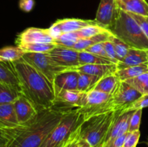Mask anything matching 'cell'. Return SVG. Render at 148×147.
Returning <instances> with one entry per match:
<instances>
[{
	"instance_id": "1",
	"label": "cell",
	"mask_w": 148,
	"mask_h": 147,
	"mask_svg": "<svg viewBox=\"0 0 148 147\" xmlns=\"http://www.w3.org/2000/svg\"><path fill=\"white\" fill-rule=\"evenodd\" d=\"M70 109L72 108L55 102L51 108L39 111L27 123L6 130L9 142L5 147H40Z\"/></svg>"
},
{
	"instance_id": "2",
	"label": "cell",
	"mask_w": 148,
	"mask_h": 147,
	"mask_svg": "<svg viewBox=\"0 0 148 147\" xmlns=\"http://www.w3.org/2000/svg\"><path fill=\"white\" fill-rule=\"evenodd\" d=\"M12 63L20 81L22 95L38 112L53 107L56 100L53 83L23 58Z\"/></svg>"
},
{
	"instance_id": "3",
	"label": "cell",
	"mask_w": 148,
	"mask_h": 147,
	"mask_svg": "<svg viewBox=\"0 0 148 147\" xmlns=\"http://www.w3.org/2000/svg\"><path fill=\"white\" fill-rule=\"evenodd\" d=\"M113 35L131 48L148 50V38L140 26L128 12L119 9L114 25L109 29Z\"/></svg>"
},
{
	"instance_id": "4",
	"label": "cell",
	"mask_w": 148,
	"mask_h": 147,
	"mask_svg": "<svg viewBox=\"0 0 148 147\" xmlns=\"http://www.w3.org/2000/svg\"><path fill=\"white\" fill-rule=\"evenodd\" d=\"M116 111L95 115L85 120L79 129V136L88 141L92 147H104L110 127L115 118Z\"/></svg>"
},
{
	"instance_id": "5",
	"label": "cell",
	"mask_w": 148,
	"mask_h": 147,
	"mask_svg": "<svg viewBox=\"0 0 148 147\" xmlns=\"http://www.w3.org/2000/svg\"><path fill=\"white\" fill-rule=\"evenodd\" d=\"M83 122V116L79 112V108L70 109L40 147H62Z\"/></svg>"
},
{
	"instance_id": "6",
	"label": "cell",
	"mask_w": 148,
	"mask_h": 147,
	"mask_svg": "<svg viewBox=\"0 0 148 147\" xmlns=\"http://www.w3.org/2000/svg\"><path fill=\"white\" fill-rule=\"evenodd\" d=\"M79 112L83 116L84 121L95 115L105 114L114 110L112 95L91 90L87 92L85 105L79 108Z\"/></svg>"
},
{
	"instance_id": "7",
	"label": "cell",
	"mask_w": 148,
	"mask_h": 147,
	"mask_svg": "<svg viewBox=\"0 0 148 147\" xmlns=\"http://www.w3.org/2000/svg\"><path fill=\"white\" fill-rule=\"evenodd\" d=\"M23 59L32 66L43 74L51 82L53 83L56 74L67 69L56 64L53 59L43 53H25Z\"/></svg>"
},
{
	"instance_id": "8",
	"label": "cell",
	"mask_w": 148,
	"mask_h": 147,
	"mask_svg": "<svg viewBox=\"0 0 148 147\" xmlns=\"http://www.w3.org/2000/svg\"><path fill=\"white\" fill-rule=\"evenodd\" d=\"M142 95L140 92L127 82L120 81L112 94L114 110L123 111Z\"/></svg>"
},
{
	"instance_id": "9",
	"label": "cell",
	"mask_w": 148,
	"mask_h": 147,
	"mask_svg": "<svg viewBox=\"0 0 148 147\" xmlns=\"http://www.w3.org/2000/svg\"><path fill=\"white\" fill-rule=\"evenodd\" d=\"M98 23L94 20H82L76 18H66L58 20L49 28L53 38L65 33L77 31L90 25H95Z\"/></svg>"
},
{
	"instance_id": "10",
	"label": "cell",
	"mask_w": 148,
	"mask_h": 147,
	"mask_svg": "<svg viewBox=\"0 0 148 147\" xmlns=\"http://www.w3.org/2000/svg\"><path fill=\"white\" fill-rule=\"evenodd\" d=\"M119 11L116 0H101L95 21L98 25L109 30L115 23Z\"/></svg>"
},
{
	"instance_id": "11",
	"label": "cell",
	"mask_w": 148,
	"mask_h": 147,
	"mask_svg": "<svg viewBox=\"0 0 148 147\" xmlns=\"http://www.w3.org/2000/svg\"><path fill=\"white\" fill-rule=\"evenodd\" d=\"M59 66L67 69H73L79 66V51L69 48L56 46L46 53Z\"/></svg>"
},
{
	"instance_id": "12",
	"label": "cell",
	"mask_w": 148,
	"mask_h": 147,
	"mask_svg": "<svg viewBox=\"0 0 148 147\" xmlns=\"http://www.w3.org/2000/svg\"><path fill=\"white\" fill-rule=\"evenodd\" d=\"M116 111V113L115 118L110 127L109 131L106 138L104 147L116 138L129 132L130 119L134 110L127 112H121V110Z\"/></svg>"
},
{
	"instance_id": "13",
	"label": "cell",
	"mask_w": 148,
	"mask_h": 147,
	"mask_svg": "<svg viewBox=\"0 0 148 147\" xmlns=\"http://www.w3.org/2000/svg\"><path fill=\"white\" fill-rule=\"evenodd\" d=\"M53 42L54 38L51 35L49 29L38 27H28L17 35L15 40L17 46L26 43H53Z\"/></svg>"
},
{
	"instance_id": "14",
	"label": "cell",
	"mask_w": 148,
	"mask_h": 147,
	"mask_svg": "<svg viewBox=\"0 0 148 147\" xmlns=\"http://www.w3.org/2000/svg\"><path fill=\"white\" fill-rule=\"evenodd\" d=\"M79 72L75 69H67L56 75L53 82L55 95L63 91H77Z\"/></svg>"
},
{
	"instance_id": "15",
	"label": "cell",
	"mask_w": 148,
	"mask_h": 147,
	"mask_svg": "<svg viewBox=\"0 0 148 147\" xmlns=\"http://www.w3.org/2000/svg\"><path fill=\"white\" fill-rule=\"evenodd\" d=\"M13 104L20 125L27 123L38 113L33 104L23 95L19 96Z\"/></svg>"
},
{
	"instance_id": "16",
	"label": "cell",
	"mask_w": 148,
	"mask_h": 147,
	"mask_svg": "<svg viewBox=\"0 0 148 147\" xmlns=\"http://www.w3.org/2000/svg\"><path fill=\"white\" fill-rule=\"evenodd\" d=\"M87 101V92L79 91H63L56 96L55 102L62 104L68 108H82Z\"/></svg>"
},
{
	"instance_id": "17",
	"label": "cell",
	"mask_w": 148,
	"mask_h": 147,
	"mask_svg": "<svg viewBox=\"0 0 148 147\" xmlns=\"http://www.w3.org/2000/svg\"><path fill=\"white\" fill-rule=\"evenodd\" d=\"M0 83L11 86L21 93L20 81L12 62L0 61Z\"/></svg>"
},
{
	"instance_id": "18",
	"label": "cell",
	"mask_w": 148,
	"mask_h": 147,
	"mask_svg": "<svg viewBox=\"0 0 148 147\" xmlns=\"http://www.w3.org/2000/svg\"><path fill=\"white\" fill-rule=\"evenodd\" d=\"M148 62L147 50L131 48L126 57L117 63V70L126 69L131 66H138Z\"/></svg>"
},
{
	"instance_id": "19",
	"label": "cell",
	"mask_w": 148,
	"mask_h": 147,
	"mask_svg": "<svg viewBox=\"0 0 148 147\" xmlns=\"http://www.w3.org/2000/svg\"><path fill=\"white\" fill-rule=\"evenodd\" d=\"M20 125L13 102L0 105V128L8 130Z\"/></svg>"
},
{
	"instance_id": "20",
	"label": "cell",
	"mask_w": 148,
	"mask_h": 147,
	"mask_svg": "<svg viewBox=\"0 0 148 147\" xmlns=\"http://www.w3.org/2000/svg\"><path fill=\"white\" fill-rule=\"evenodd\" d=\"M75 70L80 73L95 75L102 78L115 74L117 71L116 64H85L75 68Z\"/></svg>"
},
{
	"instance_id": "21",
	"label": "cell",
	"mask_w": 148,
	"mask_h": 147,
	"mask_svg": "<svg viewBox=\"0 0 148 147\" xmlns=\"http://www.w3.org/2000/svg\"><path fill=\"white\" fill-rule=\"evenodd\" d=\"M116 3L122 11L148 17V3L146 0H116Z\"/></svg>"
},
{
	"instance_id": "22",
	"label": "cell",
	"mask_w": 148,
	"mask_h": 147,
	"mask_svg": "<svg viewBox=\"0 0 148 147\" xmlns=\"http://www.w3.org/2000/svg\"><path fill=\"white\" fill-rule=\"evenodd\" d=\"M112 35L113 34L111 32L108 31L106 32V33H100V34L92 36L91 37H88V38L79 39L72 48L75 49L77 51H83L90 46H93L97 43L108 41L111 39Z\"/></svg>"
},
{
	"instance_id": "23",
	"label": "cell",
	"mask_w": 148,
	"mask_h": 147,
	"mask_svg": "<svg viewBox=\"0 0 148 147\" xmlns=\"http://www.w3.org/2000/svg\"><path fill=\"white\" fill-rule=\"evenodd\" d=\"M120 80L115 74L107 75L101 78L92 90L98 91L106 94L112 95L115 91L117 85L119 83Z\"/></svg>"
},
{
	"instance_id": "24",
	"label": "cell",
	"mask_w": 148,
	"mask_h": 147,
	"mask_svg": "<svg viewBox=\"0 0 148 147\" xmlns=\"http://www.w3.org/2000/svg\"><path fill=\"white\" fill-rule=\"evenodd\" d=\"M148 72V62L138 66H131L126 69L117 70L116 75L121 82H125L128 79L137 77L143 74Z\"/></svg>"
},
{
	"instance_id": "25",
	"label": "cell",
	"mask_w": 148,
	"mask_h": 147,
	"mask_svg": "<svg viewBox=\"0 0 148 147\" xmlns=\"http://www.w3.org/2000/svg\"><path fill=\"white\" fill-rule=\"evenodd\" d=\"M99 76L88 74L80 73L77 82V91L81 92H88L93 89L97 82L101 79Z\"/></svg>"
},
{
	"instance_id": "26",
	"label": "cell",
	"mask_w": 148,
	"mask_h": 147,
	"mask_svg": "<svg viewBox=\"0 0 148 147\" xmlns=\"http://www.w3.org/2000/svg\"><path fill=\"white\" fill-rule=\"evenodd\" d=\"M25 53L18 46H5L0 48V61L13 62L22 59Z\"/></svg>"
},
{
	"instance_id": "27",
	"label": "cell",
	"mask_w": 148,
	"mask_h": 147,
	"mask_svg": "<svg viewBox=\"0 0 148 147\" xmlns=\"http://www.w3.org/2000/svg\"><path fill=\"white\" fill-rule=\"evenodd\" d=\"M79 66L85 64H115L109 59L86 51H79Z\"/></svg>"
},
{
	"instance_id": "28",
	"label": "cell",
	"mask_w": 148,
	"mask_h": 147,
	"mask_svg": "<svg viewBox=\"0 0 148 147\" xmlns=\"http://www.w3.org/2000/svg\"><path fill=\"white\" fill-rule=\"evenodd\" d=\"M21 95L17 89L0 83V105L12 103Z\"/></svg>"
},
{
	"instance_id": "29",
	"label": "cell",
	"mask_w": 148,
	"mask_h": 147,
	"mask_svg": "<svg viewBox=\"0 0 148 147\" xmlns=\"http://www.w3.org/2000/svg\"><path fill=\"white\" fill-rule=\"evenodd\" d=\"M25 53H46L51 51L56 47L54 43H26L18 46Z\"/></svg>"
},
{
	"instance_id": "30",
	"label": "cell",
	"mask_w": 148,
	"mask_h": 147,
	"mask_svg": "<svg viewBox=\"0 0 148 147\" xmlns=\"http://www.w3.org/2000/svg\"><path fill=\"white\" fill-rule=\"evenodd\" d=\"M142 95L148 94V72L125 81Z\"/></svg>"
},
{
	"instance_id": "31",
	"label": "cell",
	"mask_w": 148,
	"mask_h": 147,
	"mask_svg": "<svg viewBox=\"0 0 148 147\" xmlns=\"http://www.w3.org/2000/svg\"><path fill=\"white\" fill-rule=\"evenodd\" d=\"M110 40H111V43H113V46H114L117 60H118L119 62L121 61L126 57L131 47L128 46L126 43H124V41L120 40L119 38L116 37L114 35H112Z\"/></svg>"
},
{
	"instance_id": "32",
	"label": "cell",
	"mask_w": 148,
	"mask_h": 147,
	"mask_svg": "<svg viewBox=\"0 0 148 147\" xmlns=\"http://www.w3.org/2000/svg\"><path fill=\"white\" fill-rule=\"evenodd\" d=\"M108 31H109V30H107L106 28H104V27H101L98 24H95V25H90L88 27H83L80 30L75 31V33L79 40V39L91 37L92 36L100 34V33H106V32Z\"/></svg>"
},
{
	"instance_id": "33",
	"label": "cell",
	"mask_w": 148,
	"mask_h": 147,
	"mask_svg": "<svg viewBox=\"0 0 148 147\" xmlns=\"http://www.w3.org/2000/svg\"><path fill=\"white\" fill-rule=\"evenodd\" d=\"M78 40H79V38L77 37L75 32H72V33L62 34L59 35V37H56L54 39L53 43L56 46L72 48Z\"/></svg>"
},
{
	"instance_id": "34",
	"label": "cell",
	"mask_w": 148,
	"mask_h": 147,
	"mask_svg": "<svg viewBox=\"0 0 148 147\" xmlns=\"http://www.w3.org/2000/svg\"><path fill=\"white\" fill-rule=\"evenodd\" d=\"M148 107V94L147 95H143L140 97L136 99L134 102H133L131 105L125 108L121 112H127V111L136 110L142 109L147 108Z\"/></svg>"
},
{
	"instance_id": "35",
	"label": "cell",
	"mask_w": 148,
	"mask_h": 147,
	"mask_svg": "<svg viewBox=\"0 0 148 147\" xmlns=\"http://www.w3.org/2000/svg\"><path fill=\"white\" fill-rule=\"evenodd\" d=\"M142 114H143V110L139 109L134 110V113L132 114L130 119V129L129 132H132V131H139L141 123Z\"/></svg>"
},
{
	"instance_id": "36",
	"label": "cell",
	"mask_w": 148,
	"mask_h": 147,
	"mask_svg": "<svg viewBox=\"0 0 148 147\" xmlns=\"http://www.w3.org/2000/svg\"><path fill=\"white\" fill-rule=\"evenodd\" d=\"M140 137V131H135L132 132H128L124 141L123 147H136L138 144Z\"/></svg>"
},
{
	"instance_id": "37",
	"label": "cell",
	"mask_w": 148,
	"mask_h": 147,
	"mask_svg": "<svg viewBox=\"0 0 148 147\" xmlns=\"http://www.w3.org/2000/svg\"><path fill=\"white\" fill-rule=\"evenodd\" d=\"M103 43L104 42H103V43H97V44L93 45V46H90V47H88V48H86L85 50H83V51L88 52V53H92V54H95L97 55V56H101V57L108 59L106 56V53Z\"/></svg>"
},
{
	"instance_id": "38",
	"label": "cell",
	"mask_w": 148,
	"mask_h": 147,
	"mask_svg": "<svg viewBox=\"0 0 148 147\" xmlns=\"http://www.w3.org/2000/svg\"><path fill=\"white\" fill-rule=\"evenodd\" d=\"M103 43H104V47H105L106 53L107 58H108L110 61H111L113 63L117 65V63H119V61L116 59V55L115 50H114V46H113V43H111V40L106 41L104 42Z\"/></svg>"
},
{
	"instance_id": "39",
	"label": "cell",
	"mask_w": 148,
	"mask_h": 147,
	"mask_svg": "<svg viewBox=\"0 0 148 147\" xmlns=\"http://www.w3.org/2000/svg\"><path fill=\"white\" fill-rule=\"evenodd\" d=\"M132 15V17L136 20L140 27L142 28L143 31L144 32L145 35L147 36L148 38V17L146 16H142L138 15V14H132V13H129Z\"/></svg>"
},
{
	"instance_id": "40",
	"label": "cell",
	"mask_w": 148,
	"mask_h": 147,
	"mask_svg": "<svg viewBox=\"0 0 148 147\" xmlns=\"http://www.w3.org/2000/svg\"><path fill=\"white\" fill-rule=\"evenodd\" d=\"M79 129H80V127L78 129H77L70 135L69 139L63 144L62 147H77L78 141H79V138H80V136H79Z\"/></svg>"
},
{
	"instance_id": "41",
	"label": "cell",
	"mask_w": 148,
	"mask_h": 147,
	"mask_svg": "<svg viewBox=\"0 0 148 147\" xmlns=\"http://www.w3.org/2000/svg\"><path fill=\"white\" fill-rule=\"evenodd\" d=\"M34 1L33 0H20L19 1V7L23 11L28 12L32 10L34 6Z\"/></svg>"
},
{
	"instance_id": "42",
	"label": "cell",
	"mask_w": 148,
	"mask_h": 147,
	"mask_svg": "<svg viewBox=\"0 0 148 147\" xmlns=\"http://www.w3.org/2000/svg\"><path fill=\"white\" fill-rule=\"evenodd\" d=\"M127 133H127L124 134V135L116 138V139H114V141H111V143L107 144L105 147H123L124 144V141H125V138L127 135Z\"/></svg>"
},
{
	"instance_id": "43",
	"label": "cell",
	"mask_w": 148,
	"mask_h": 147,
	"mask_svg": "<svg viewBox=\"0 0 148 147\" xmlns=\"http://www.w3.org/2000/svg\"><path fill=\"white\" fill-rule=\"evenodd\" d=\"M9 142V138L7 136V133L6 130L0 128V145L6 146L7 143Z\"/></svg>"
},
{
	"instance_id": "44",
	"label": "cell",
	"mask_w": 148,
	"mask_h": 147,
	"mask_svg": "<svg viewBox=\"0 0 148 147\" xmlns=\"http://www.w3.org/2000/svg\"><path fill=\"white\" fill-rule=\"evenodd\" d=\"M77 147H92L90 146V144L88 142L85 140L82 139L81 138H79V141H78V146Z\"/></svg>"
},
{
	"instance_id": "45",
	"label": "cell",
	"mask_w": 148,
	"mask_h": 147,
	"mask_svg": "<svg viewBox=\"0 0 148 147\" xmlns=\"http://www.w3.org/2000/svg\"><path fill=\"white\" fill-rule=\"evenodd\" d=\"M0 147H5L4 146H2V145H0Z\"/></svg>"
},
{
	"instance_id": "46",
	"label": "cell",
	"mask_w": 148,
	"mask_h": 147,
	"mask_svg": "<svg viewBox=\"0 0 148 147\" xmlns=\"http://www.w3.org/2000/svg\"><path fill=\"white\" fill-rule=\"evenodd\" d=\"M147 55H148V50H147Z\"/></svg>"
},
{
	"instance_id": "47",
	"label": "cell",
	"mask_w": 148,
	"mask_h": 147,
	"mask_svg": "<svg viewBox=\"0 0 148 147\" xmlns=\"http://www.w3.org/2000/svg\"><path fill=\"white\" fill-rule=\"evenodd\" d=\"M146 1H147V2L148 3V0H146Z\"/></svg>"
},
{
	"instance_id": "48",
	"label": "cell",
	"mask_w": 148,
	"mask_h": 147,
	"mask_svg": "<svg viewBox=\"0 0 148 147\" xmlns=\"http://www.w3.org/2000/svg\"><path fill=\"white\" fill-rule=\"evenodd\" d=\"M147 145H148V142H147Z\"/></svg>"
}]
</instances>
